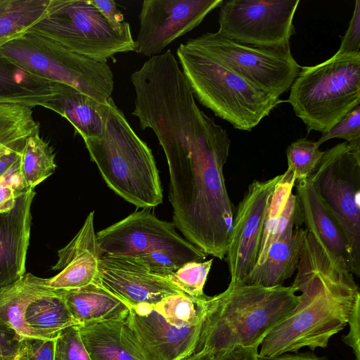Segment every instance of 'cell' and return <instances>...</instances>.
Segmentation results:
<instances>
[{"instance_id":"1","label":"cell","mask_w":360,"mask_h":360,"mask_svg":"<svg viewBox=\"0 0 360 360\" xmlns=\"http://www.w3.org/2000/svg\"><path fill=\"white\" fill-rule=\"evenodd\" d=\"M292 284L300 292L291 314L260 343L258 354L276 356L307 347L326 348L348 323L360 292L353 274L307 231Z\"/></svg>"},{"instance_id":"2","label":"cell","mask_w":360,"mask_h":360,"mask_svg":"<svg viewBox=\"0 0 360 360\" xmlns=\"http://www.w3.org/2000/svg\"><path fill=\"white\" fill-rule=\"evenodd\" d=\"M298 302L292 286L229 284L224 292L205 300V316L195 352L205 348L216 354L238 345L258 348Z\"/></svg>"},{"instance_id":"3","label":"cell","mask_w":360,"mask_h":360,"mask_svg":"<svg viewBox=\"0 0 360 360\" xmlns=\"http://www.w3.org/2000/svg\"><path fill=\"white\" fill-rule=\"evenodd\" d=\"M108 186L137 207L149 209L162 202V189L150 148L110 98L101 134L84 140Z\"/></svg>"},{"instance_id":"4","label":"cell","mask_w":360,"mask_h":360,"mask_svg":"<svg viewBox=\"0 0 360 360\" xmlns=\"http://www.w3.org/2000/svg\"><path fill=\"white\" fill-rule=\"evenodd\" d=\"M176 55L198 101L235 129L251 131L283 101L188 41Z\"/></svg>"},{"instance_id":"5","label":"cell","mask_w":360,"mask_h":360,"mask_svg":"<svg viewBox=\"0 0 360 360\" xmlns=\"http://www.w3.org/2000/svg\"><path fill=\"white\" fill-rule=\"evenodd\" d=\"M287 99L307 132H328L360 104V53H336L313 66L301 67Z\"/></svg>"},{"instance_id":"6","label":"cell","mask_w":360,"mask_h":360,"mask_svg":"<svg viewBox=\"0 0 360 360\" xmlns=\"http://www.w3.org/2000/svg\"><path fill=\"white\" fill-rule=\"evenodd\" d=\"M0 54L39 77L71 86L103 104L112 98L114 78L107 63L74 53L39 34L26 32L1 46Z\"/></svg>"},{"instance_id":"7","label":"cell","mask_w":360,"mask_h":360,"mask_svg":"<svg viewBox=\"0 0 360 360\" xmlns=\"http://www.w3.org/2000/svg\"><path fill=\"white\" fill-rule=\"evenodd\" d=\"M27 32L104 63L136 49L131 29L115 30L90 0H51L47 13Z\"/></svg>"},{"instance_id":"8","label":"cell","mask_w":360,"mask_h":360,"mask_svg":"<svg viewBox=\"0 0 360 360\" xmlns=\"http://www.w3.org/2000/svg\"><path fill=\"white\" fill-rule=\"evenodd\" d=\"M309 179L342 226L360 271V141H345L323 151Z\"/></svg>"},{"instance_id":"9","label":"cell","mask_w":360,"mask_h":360,"mask_svg":"<svg viewBox=\"0 0 360 360\" xmlns=\"http://www.w3.org/2000/svg\"><path fill=\"white\" fill-rule=\"evenodd\" d=\"M187 41L225 63L255 86L277 97L290 89L301 68L290 46L253 47L218 32H207Z\"/></svg>"},{"instance_id":"10","label":"cell","mask_w":360,"mask_h":360,"mask_svg":"<svg viewBox=\"0 0 360 360\" xmlns=\"http://www.w3.org/2000/svg\"><path fill=\"white\" fill-rule=\"evenodd\" d=\"M300 0L223 1L217 32L239 44L259 48L290 46Z\"/></svg>"},{"instance_id":"11","label":"cell","mask_w":360,"mask_h":360,"mask_svg":"<svg viewBox=\"0 0 360 360\" xmlns=\"http://www.w3.org/2000/svg\"><path fill=\"white\" fill-rule=\"evenodd\" d=\"M103 254L136 255L151 251H166L188 262H203L207 255L183 238L173 223L159 219L143 209L96 233Z\"/></svg>"},{"instance_id":"12","label":"cell","mask_w":360,"mask_h":360,"mask_svg":"<svg viewBox=\"0 0 360 360\" xmlns=\"http://www.w3.org/2000/svg\"><path fill=\"white\" fill-rule=\"evenodd\" d=\"M223 0H144L135 40L136 52L145 56L161 54L178 37L198 26Z\"/></svg>"},{"instance_id":"13","label":"cell","mask_w":360,"mask_h":360,"mask_svg":"<svg viewBox=\"0 0 360 360\" xmlns=\"http://www.w3.org/2000/svg\"><path fill=\"white\" fill-rule=\"evenodd\" d=\"M281 175L253 181L234 213L226 259L231 281L241 282L255 266L271 198Z\"/></svg>"},{"instance_id":"14","label":"cell","mask_w":360,"mask_h":360,"mask_svg":"<svg viewBox=\"0 0 360 360\" xmlns=\"http://www.w3.org/2000/svg\"><path fill=\"white\" fill-rule=\"evenodd\" d=\"M97 278L130 308L143 304L155 306L169 295L184 293L167 276L151 272L135 255L103 253Z\"/></svg>"},{"instance_id":"15","label":"cell","mask_w":360,"mask_h":360,"mask_svg":"<svg viewBox=\"0 0 360 360\" xmlns=\"http://www.w3.org/2000/svg\"><path fill=\"white\" fill-rule=\"evenodd\" d=\"M126 322L150 360H182L195 352L203 321L173 325L153 306L143 304L129 309Z\"/></svg>"},{"instance_id":"16","label":"cell","mask_w":360,"mask_h":360,"mask_svg":"<svg viewBox=\"0 0 360 360\" xmlns=\"http://www.w3.org/2000/svg\"><path fill=\"white\" fill-rule=\"evenodd\" d=\"M94 212H91L76 236L58 252L53 270H61L47 278L53 290H72L86 286L96 280L102 252L94 230Z\"/></svg>"},{"instance_id":"17","label":"cell","mask_w":360,"mask_h":360,"mask_svg":"<svg viewBox=\"0 0 360 360\" xmlns=\"http://www.w3.org/2000/svg\"><path fill=\"white\" fill-rule=\"evenodd\" d=\"M34 189L19 195L12 210L0 213V289L20 279L25 273L30 243L31 205Z\"/></svg>"},{"instance_id":"18","label":"cell","mask_w":360,"mask_h":360,"mask_svg":"<svg viewBox=\"0 0 360 360\" xmlns=\"http://www.w3.org/2000/svg\"><path fill=\"white\" fill-rule=\"evenodd\" d=\"M295 186L307 231L312 233L344 268L359 277L360 271L354 264L345 232L311 180L296 181Z\"/></svg>"},{"instance_id":"19","label":"cell","mask_w":360,"mask_h":360,"mask_svg":"<svg viewBox=\"0 0 360 360\" xmlns=\"http://www.w3.org/2000/svg\"><path fill=\"white\" fill-rule=\"evenodd\" d=\"M91 360H150L126 319L79 325Z\"/></svg>"},{"instance_id":"20","label":"cell","mask_w":360,"mask_h":360,"mask_svg":"<svg viewBox=\"0 0 360 360\" xmlns=\"http://www.w3.org/2000/svg\"><path fill=\"white\" fill-rule=\"evenodd\" d=\"M307 235L301 225L285 231L271 244L264 263L255 266L241 283L267 288L283 285L297 270Z\"/></svg>"},{"instance_id":"21","label":"cell","mask_w":360,"mask_h":360,"mask_svg":"<svg viewBox=\"0 0 360 360\" xmlns=\"http://www.w3.org/2000/svg\"><path fill=\"white\" fill-rule=\"evenodd\" d=\"M295 182L294 173L287 169L275 186L265 217L255 266L264 263L271 244L285 231L303 223L297 196L292 193Z\"/></svg>"},{"instance_id":"22","label":"cell","mask_w":360,"mask_h":360,"mask_svg":"<svg viewBox=\"0 0 360 360\" xmlns=\"http://www.w3.org/2000/svg\"><path fill=\"white\" fill-rule=\"evenodd\" d=\"M59 84L34 75L0 54V105L44 107L58 93Z\"/></svg>"},{"instance_id":"23","label":"cell","mask_w":360,"mask_h":360,"mask_svg":"<svg viewBox=\"0 0 360 360\" xmlns=\"http://www.w3.org/2000/svg\"><path fill=\"white\" fill-rule=\"evenodd\" d=\"M79 324L125 320L130 307L103 288L98 278L76 289L59 290Z\"/></svg>"},{"instance_id":"24","label":"cell","mask_w":360,"mask_h":360,"mask_svg":"<svg viewBox=\"0 0 360 360\" xmlns=\"http://www.w3.org/2000/svg\"><path fill=\"white\" fill-rule=\"evenodd\" d=\"M108 106V103H99L74 87L60 83L58 93L44 108L68 120L84 140L101 134Z\"/></svg>"},{"instance_id":"25","label":"cell","mask_w":360,"mask_h":360,"mask_svg":"<svg viewBox=\"0 0 360 360\" xmlns=\"http://www.w3.org/2000/svg\"><path fill=\"white\" fill-rule=\"evenodd\" d=\"M47 278L26 273L13 284L0 289V318L22 339L37 338L25 321L29 304L36 298L51 292Z\"/></svg>"},{"instance_id":"26","label":"cell","mask_w":360,"mask_h":360,"mask_svg":"<svg viewBox=\"0 0 360 360\" xmlns=\"http://www.w3.org/2000/svg\"><path fill=\"white\" fill-rule=\"evenodd\" d=\"M25 321L37 338H56L64 328L79 325L74 319L60 290L51 292L34 300L27 307Z\"/></svg>"},{"instance_id":"27","label":"cell","mask_w":360,"mask_h":360,"mask_svg":"<svg viewBox=\"0 0 360 360\" xmlns=\"http://www.w3.org/2000/svg\"><path fill=\"white\" fill-rule=\"evenodd\" d=\"M51 0H0V47L25 34L47 13Z\"/></svg>"},{"instance_id":"28","label":"cell","mask_w":360,"mask_h":360,"mask_svg":"<svg viewBox=\"0 0 360 360\" xmlns=\"http://www.w3.org/2000/svg\"><path fill=\"white\" fill-rule=\"evenodd\" d=\"M39 133L32 108L17 104L0 105V158L21 152L28 137Z\"/></svg>"},{"instance_id":"29","label":"cell","mask_w":360,"mask_h":360,"mask_svg":"<svg viewBox=\"0 0 360 360\" xmlns=\"http://www.w3.org/2000/svg\"><path fill=\"white\" fill-rule=\"evenodd\" d=\"M20 167L27 189H34L55 172V153L39 133L27 139L21 152Z\"/></svg>"},{"instance_id":"30","label":"cell","mask_w":360,"mask_h":360,"mask_svg":"<svg viewBox=\"0 0 360 360\" xmlns=\"http://www.w3.org/2000/svg\"><path fill=\"white\" fill-rule=\"evenodd\" d=\"M192 297L185 293L169 295L153 306L168 322L178 326H195L205 316V300Z\"/></svg>"},{"instance_id":"31","label":"cell","mask_w":360,"mask_h":360,"mask_svg":"<svg viewBox=\"0 0 360 360\" xmlns=\"http://www.w3.org/2000/svg\"><path fill=\"white\" fill-rule=\"evenodd\" d=\"M323 154L316 141L299 139L287 148V169L294 173L296 181L307 179L317 167Z\"/></svg>"},{"instance_id":"32","label":"cell","mask_w":360,"mask_h":360,"mask_svg":"<svg viewBox=\"0 0 360 360\" xmlns=\"http://www.w3.org/2000/svg\"><path fill=\"white\" fill-rule=\"evenodd\" d=\"M213 259L184 264L176 271L166 276L186 295L198 299L205 297L203 288L212 267Z\"/></svg>"},{"instance_id":"33","label":"cell","mask_w":360,"mask_h":360,"mask_svg":"<svg viewBox=\"0 0 360 360\" xmlns=\"http://www.w3.org/2000/svg\"><path fill=\"white\" fill-rule=\"evenodd\" d=\"M55 360H91L82 339L79 325L67 327L58 334Z\"/></svg>"},{"instance_id":"34","label":"cell","mask_w":360,"mask_h":360,"mask_svg":"<svg viewBox=\"0 0 360 360\" xmlns=\"http://www.w3.org/2000/svg\"><path fill=\"white\" fill-rule=\"evenodd\" d=\"M20 158L0 176V213L12 210L17 198L29 190L22 177Z\"/></svg>"},{"instance_id":"35","label":"cell","mask_w":360,"mask_h":360,"mask_svg":"<svg viewBox=\"0 0 360 360\" xmlns=\"http://www.w3.org/2000/svg\"><path fill=\"white\" fill-rule=\"evenodd\" d=\"M342 139L348 143L360 141V105L347 113L316 141L320 146L331 139Z\"/></svg>"},{"instance_id":"36","label":"cell","mask_w":360,"mask_h":360,"mask_svg":"<svg viewBox=\"0 0 360 360\" xmlns=\"http://www.w3.org/2000/svg\"><path fill=\"white\" fill-rule=\"evenodd\" d=\"M147 266L148 269L160 276H168L176 271L186 262L187 259L175 254L158 250L136 255Z\"/></svg>"},{"instance_id":"37","label":"cell","mask_w":360,"mask_h":360,"mask_svg":"<svg viewBox=\"0 0 360 360\" xmlns=\"http://www.w3.org/2000/svg\"><path fill=\"white\" fill-rule=\"evenodd\" d=\"M56 338H25L22 348L25 360H55Z\"/></svg>"},{"instance_id":"38","label":"cell","mask_w":360,"mask_h":360,"mask_svg":"<svg viewBox=\"0 0 360 360\" xmlns=\"http://www.w3.org/2000/svg\"><path fill=\"white\" fill-rule=\"evenodd\" d=\"M339 53H360V1L356 0L352 17L345 35L342 37Z\"/></svg>"},{"instance_id":"39","label":"cell","mask_w":360,"mask_h":360,"mask_svg":"<svg viewBox=\"0 0 360 360\" xmlns=\"http://www.w3.org/2000/svg\"><path fill=\"white\" fill-rule=\"evenodd\" d=\"M22 340L0 318V360L15 356L22 347Z\"/></svg>"},{"instance_id":"40","label":"cell","mask_w":360,"mask_h":360,"mask_svg":"<svg viewBox=\"0 0 360 360\" xmlns=\"http://www.w3.org/2000/svg\"><path fill=\"white\" fill-rule=\"evenodd\" d=\"M101 11L112 27L118 31L130 28L128 22L124 21V15L117 8L116 3L112 0H90Z\"/></svg>"},{"instance_id":"41","label":"cell","mask_w":360,"mask_h":360,"mask_svg":"<svg viewBox=\"0 0 360 360\" xmlns=\"http://www.w3.org/2000/svg\"><path fill=\"white\" fill-rule=\"evenodd\" d=\"M347 324L349 333L342 337V341L352 349L355 360H360V300L356 303Z\"/></svg>"},{"instance_id":"42","label":"cell","mask_w":360,"mask_h":360,"mask_svg":"<svg viewBox=\"0 0 360 360\" xmlns=\"http://www.w3.org/2000/svg\"><path fill=\"white\" fill-rule=\"evenodd\" d=\"M214 354V360H258V348L238 345Z\"/></svg>"},{"instance_id":"43","label":"cell","mask_w":360,"mask_h":360,"mask_svg":"<svg viewBox=\"0 0 360 360\" xmlns=\"http://www.w3.org/2000/svg\"><path fill=\"white\" fill-rule=\"evenodd\" d=\"M258 360H328L326 356H319L311 352H288L276 356H262L257 354Z\"/></svg>"},{"instance_id":"44","label":"cell","mask_w":360,"mask_h":360,"mask_svg":"<svg viewBox=\"0 0 360 360\" xmlns=\"http://www.w3.org/2000/svg\"><path fill=\"white\" fill-rule=\"evenodd\" d=\"M21 152L11 153L0 158V176L17 160Z\"/></svg>"},{"instance_id":"45","label":"cell","mask_w":360,"mask_h":360,"mask_svg":"<svg viewBox=\"0 0 360 360\" xmlns=\"http://www.w3.org/2000/svg\"><path fill=\"white\" fill-rule=\"evenodd\" d=\"M215 354L210 349H202L195 352L182 360H214Z\"/></svg>"},{"instance_id":"46","label":"cell","mask_w":360,"mask_h":360,"mask_svg":"<svg viewBox=\"0 0 360 360\" xmlns=\"http://www.w3.org/2000/svg\"><path fill=\"white\" fill-rule=\"evenodd\" d=\"M4 360H25V354L22 348V343L20 351L15 356Z\"/></svg>"}]
</instances>
